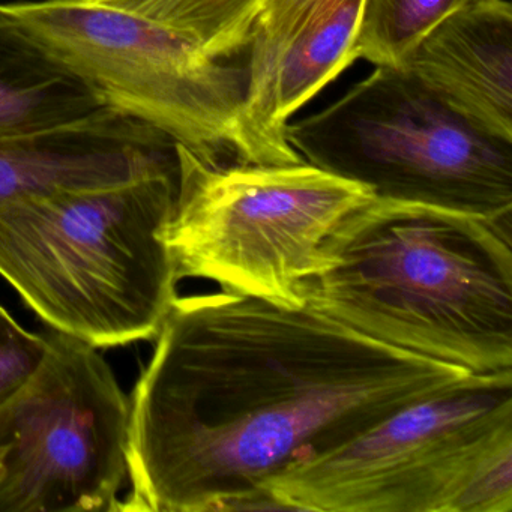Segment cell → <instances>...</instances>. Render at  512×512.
I'll list each match as a JSON object with an SVG mask.
<instances>
[{"instance_id":"obj_1","label":"cell","mask_w":512,"mask_h":512,"mask_svg":"<svg viewBox=\"0 0 512 512\" xmlns=\"http://www.w3.org/2000/svg\"><path fill=\"white\" fill-rule=\"evenodd\" d=\"M154 341L130 397L119 511L266 508L262 485L290 464L472 376L310 305L226 290L178 296Z\"/></svg>"},{"instance_id":"obj_2","label":"cell","mask_w":512,"mask_h":512,"mask_svg":"<svg viewBox=\"0 0 512 512\" xmlns=\"http://www.w3.org/2000/svg\"><path fill=\"white\" fill-rule=\"evenodd\" d=\"M512 220L376 197L322 247L307 305L389 346L512 368Z\"/></svg>"},{"instance_id":"obj_3","label":"cell","mask_w":512,"mask_h":512,"mask_svg":"<svg viewBox=\"0 0 512 512\" xmlns=\"http://www.w3.org/2000/svg\"><path fill=\"white\" fill-rule=\"evenodd\" d=\"M178 172L0 205V277L50 331L95 349L157 338L178 298L164 239Z\"/></svg>"},{"instance_id":"obj_4","label":"cell","mask_w":512,"mask_h":512,"mask_svg":"<svg viewBox=\"0 0 512 512\" xmlns=\"http://www.w3.org/2000/svg\"><path fill=\"white\" fill-rule=\"evenodd\" d=\"M266 508L511 512L512 368L398 410L262 485Z\"/></svg>"},{"instance_id":"obj_5","label":"cell","mask_w":512,"mask_h":512,"mask_svg":"<svg viewBox=\"0 0 512 512\" xmlns=\"http://www.w3.org/2000/svg\"><path fill=\"white\" fill-rule=\"evenodd\" d=\"M0 25L107 107L209 164H256L244 131L245 71L148 17L101 0L0 4Z\"/></svg>"},{"instance_id":"obj_6","label":"cell","mask_w":512,"mask_h":512,"mask_svg":"<svg viewBox=\"0 0 512 512\" xmlns=\"http://www.w3.org/2000/svg\"><path fill=\"white\" fill-rule=\"evenodd\" d=\"M175 148L178 202L164 239L179 280L212 281L281 307L307 305L323 244L373 191L307 161L209 164Z\"/></svg>"},{"instance_id":"obj_7","label":"cell","mask_w":512,"mask_h":512,"mask_svg":"<svg viewBox=\"0 0 512 512\" xmlns=\"http://www.w3.org/2000/svg\"><path fill=\"white\" fill-rule=\"evenodd\" d=\"M313 166L376 197L512 220V143L476 128L394 67L286 127Z\"/></svg>"},{"instance_id":"obj_8","label":"cell","mask_w":512,"mask_h":512,"mask_svg":"<svg viewBox=\"0 0 512 512\" xmlns=\"http://www.w3.org/2000/svg\"><path fill=\"white\" fill-rule=\"evenodd\" d=\"M130 397L100 349L47 332L32 379L0 406V512L119 511Z\"/></svg>"},{"instance_id":"obj_9","label":"cell","mask_w":512,"mask_h":512,"mask_svg":"<svg viewBox=\"0 0 512 512\" xmlns=\"http://www.w3.org/2000/svg\"><path fill=\"white\" fill-rule=\"evenodd\" d=\"M364 0H265L248 41L244 131L254 163H302L290 118L356 61Z\"/></svg>"},{"instance_id":"obj_10","label":"cell","mask_w":512,"mask_h":512,"mask_svg":"<svg viewBox=\"0 0 512 512\" xmlns=\"http://www.w3.org/2000/svg\"><path fill=\"white\" fill-rule=\"evenodd\" d=\"M175 145L112 109L38 133L0 136V205L47 191L178 172Z\"/></svg>"},{"instance_id":"obj_11","label":"cell","mask_w":512,"mask_h":512,"mask_svg":"<svg viewBox=\"0 0 512 512\" xmlns=\"http://www.w3.org/2000/svg\"><path fill=\"white\" fill-rule=\"evenodd\" d=\"M394 68L479 130L512 143V7L506 0L455 11Z\"/></svg>"},{"instance_id":"obj_12","label":"cell","mask_w":512,"mask_h":512,"mask_svg":"<svg viewBox=\"0 0 512 512\" xmlns=\"http://www.w3.org/2000/svg\"><path fill=\"white\" fill-rule=\"evenodd\" d=\"M107 109L0 25V136L38 133Z\"/></svg>"},{"instance_id":"obj_13","label":"cell","mask_w":512,"mask_h":512,"mask_svg":"<svg viewBox=\"0 0 512 512\" xmlns=\"http://www.w3.org/2000/svg\"><path fill=\"white\" fill-rule=\"evenodd\" d=\"M148 17L215 59L247 49L265 0H101Z\"/></svg>"},{"instance_id":"obj_14","label":"cell","mask_w":512,"mask_h":512,"mask_svg":"<svg viewBox=\"0 0 512 512\" xmlns=\"http://www.w3.org/2000/svg\"><path fill=\"white\" fill-rule=\"evenodd\" d=\"M476 2L481 0H364L356 58L397 67L434 26Z\"/></svg>"},{"instance_id":"obj_15","label":"cell","mask_w":512,"mask_h":512,"mask_svg":"<svg viewBox=\"0 0 512 512\" xmlns=\"http://www.w3.org/2000/svg\"><path fill=\"white\" fill-rule=\"evenodd\" d=\"M47 352V334L23 328L0 305V406L32 379Z\"/></svg>"},{"instance_id":"obj_16","label":"cell","mask_w":512,"mask_h":512,"mask_svg":"<svg viewBox=\"0 0 512 512\" xmlns=\"http://www.w3.org/2000/svg\"><path fill=\"white\" fill-rule=\"evenodd\" d=\"M2 476H4V464H2V458H0V481H2Z\"/></svg>"}]
</instances>
